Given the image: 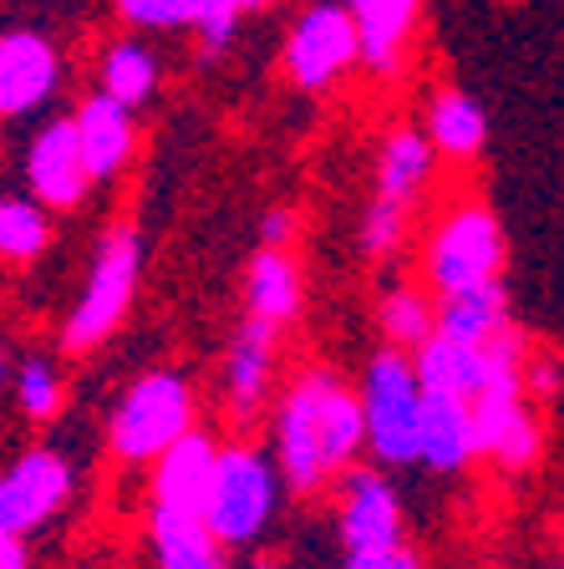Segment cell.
Listing matches in <instances>:
<instances>
[{
    "label": "cell",
    "instance_id": "cell-1",
    "mask_svg": "<svg viewBox=\"0 0 564 569\" xmlns=\"http://www.w3.org/2000/svg\"><path fill=\"white\" fill-rule=\"evenodd\" d=\"M270 452L280 462V478L290 493L310 498L336 488L346 468H356L366 452V417L362 391L336 367L295 371L270 407Z\"/></svg>",
    "mask_w": 564,
    "mask_h": 569
},
{
    "label": "cell",
    "instance_id": "cell-2",
    "mask_svg": "<svg viewBox=\"0 0 564 569\" xmlns=\"http://www.w3.org/2000/svg\"><path fill=\"white\" fill-rule=\"evenodd\" d=\"M199 427V391L178 367L138 371L128 387L118 391V402L107 412L102 442L107 458L122 468H154L184 432Z\"/></svg>",
    "mask_w": 564,
    "mask_h": 569
},
{
    "label": "cell",
    "instance_id": "cell-3",
    "mask_svg": "<svg viewBox=\"0 0 564 569\" xmlns=\"http://www.w3.org/2000/svg\"><path fill=\"white\" fill-rule=\"evenodd\" d=\"M285 478L270 448L239 438L219 448V468H214V488L204 498V523L229 555H249L259 539L275 529L285 509Z\"/></svg>",
    "mask_w": 564,
    "mask_h": 569
},
{
    "label": "cell",
    "instance_id": "cell-4",
    "mask_svg": "<svg viewBox=\"0 0 564 569\" xmlns=\"http://www.w3.org/2000/svg\"><path fill=\"white\" fill-rule=\"evenodd\" d=\"M508 234L488 199L463 193L433 219L423 239V284L433 296H458L478 284H504Z\"/></svg>",
    "mask_w": 564,
    "mask_h": 569
},
{
    "label": "cell",
    "instance_id": "cell-5",
    "mask_svg": "<svg viewBox=\"0 0 564 569\" xmlns=\"http://www.w3.org/2000/svg\"><path fill=\"white\" fill-rule=\"evenodd\" d=\"M142 284V234L132 224H107L92 244V264L82 274V290L61 320V351L87 356L122 331L132 300Z\"/></svg>",
    "mask_w": 564,
    "mask_h": 569
},
{
    "label": "cell",
    "instance_id": "cell-6",
    "mask_svg": "<svg viewBox=\"0 0 564 569\" xmlns=\"http://www.w3.org/2000/svg\"><path fill=\"white\" fill-rule=\"evenodd\" d=\"M362 417H366V458L376 468H417L423 458V381L412 351L382 346L362 367Z\"/></svg>",
    "mask_w": 564,
    "mask_h": 569
},
{
    "label": "cell",
    "instance_id": "cell-7",
    "mask_svg": "<svg viewBox=\"0 0 564 569\" xmlns=\"http://www.w3.org/2000/svg\"><path fill=\"white\" fill-rule=\"evenodd\" d=\"M77 498V462L57 442H31L0 468V533L31 539Z\"/></svg>",
    "mask_w": 564,
    "mask_h": 569
},
{
    "label": "cell",
    "instance_id": "cell-8",
    "mask_svg": "<svg viewBox=\"0 0 564 569\" xmlns=\"http://www.w3.org/2000/svg\"><path fill=\"white\" fill-rule=\"evenodd\" d=\"M362 67V36L342 0H320L290 21L285 31V77L295 92L326 97Z\"/></svg>",
    "mask_w": 564,
    "mask_h": 569
},
{
    "label": "cell",
    "instance_id": "cell-9",
    "mask_svg": "<svg viewBox=\"0 0 564 569\" xmlns=\"http://www.w3.org/2000/svg\"><path fill=\"white\" fill-rule=\"evenodd\" d=\"M336 545L342 555H372V549L407 545V509L387 468L356 462L336 478Z\"/></svg>",
    "mask_w": 564,
    "mask_h": 569
},
{
    "label": "cell",
    "instance_id": "cell-10",
    "mask_svg": "<svg viewBox=\"0 0 564 569\" xmlns=\"http://www.w3.org/2000/svg\"><path fill=\"white\" fill-rule=\"evenodd\" d=\"M280 336L265 320H239L219 361V407L235 427H249L259 412L275 407L280 391Z\"/></svg>",
    "mask_w": 564,
    "mask_h": 569
},
{
    "label": "cell",
    "instance_id": "cell-11",
    "mask_svg": "<svg viewBox=\"0 0 564 569\" xmlns=\"http://www.w3.org/2000/svg\"><path fill=\"white\" fill-rule=\"evenodd\" d=\"M26 193L41 199L51 213H71L82 209L87 193L97 189L92 173L82 163V148H77V122L71 118H47L36 128V138L26 142Z\"/></svg>",
    "mask_w": 564,
    "mask_h": 569
},
{
    "label": "cell",
    "instance_id": "cell-12",
    "mask_svg": "<svg viewBox=\"0 0 564 569\" xmlns=\"http://www.w3.org/2000/svg\"><path fill=\"white\" fill-rule=\"evenodd\" d=\"M61 87V51L47 31L16 26L0 31V122L31 118L57 97Z\"/></svg>",
    "mask_w": 564,
    "mask_h": 569
},
{
    "label": "cell",
    "instance_id": "cell-13",
    "mask_svg": "<svg viewBox=\"0 0 564 569\" xmlns=\"http://www.w3.org/2000/svg\"><path fill=\"white\" fill-rule=\"evenodd\" d=\"M362 36V71L376 82H402L417 47L427 0H342Z\"/></svg>",
    "mask_w": 564,
    "mask_h": 569
},
{
    "label": "cell",
    "instance_id": "cell-14",
    "mask_svg": "<svg viewBox=\"0 0 564 569\" xmlns=\"http://www.w3.org/2000/svg\"><path fill=\"white\" fill-rule=\"evenodd\" d=\"M219 448L209 427H194L164 458L148 468V509L164 513H188V519H204V498L214 488V468H219Z\"/></svg>",
    "mask_w": 564,
    "mask_h": 569
},
{
    "label": "cell",
    "instance_id": "cell-15",
    "mask_svg": "<svg viewBox=\"0 0 564 569\" xmlns=\"http://www.w3.org/2000/svg\"><path fill=\"white\" fill-rule=\"evenodd\" d=\"M71 122H77V148H82V163L97 189H102V183H118V178L138 163L142 132H138V112H132V107L112 102L107 92H87L82 102H77V112H71Z\"/></svg>",
    "mask_w": 564,
    "mask_h": 569
},
{
    "label": "cell",
    "instance_id": "cell-16",
    "mask_svg": "<svg viewBox=\"0 0 564 569\" xmlns=\"http://www.w3.org/2000/svg\"><path fill=\"white\" fill-rule=\"evenodd\" d=\"M437 178V148L427 142L423 122H397L376 142V173H372V199H392L402 209H417L423 193Z\"/></svg>",
    "mask_w": 564,
    "mask_h": 569
},
{
    "label": "cell",
    "instance_id": "cell-17",
    "mask_svg": "<svg viewBox=\"0 0 564 569\" xmlns=\"http://www.w3.org/2000/svg\"><path fill=\"white\" fill-rule=\"evenodd\" d=\"M412 367H417L423 391H433V397H458V402L473 407V397L494 377V351H488V341L473 346V341H453V336L437 331L412 351Z\"/></svg>",
    "mask_w": 564,
    "mask_h": 569
},
{
    "label": "cell",
    "instance_id": "cell-18",
    "mask_svg": "<svg viewBox=\"0 0 564 569\" xmlns=\"http://www.w3.org/2000/svg\"><path fill=\"white\" fill-rule=\"evenodd\" d=\"M306 310V274L290 249H259L245 270V316L265 320L275 331H290Z\"/></svg>",
    "mask_w": 564,
    "mask_h": 569
},
{
    "label": "cell",
    "instance_id": "cell-19",
    "mask_svg": "<svg viewBox=\"0 0 564 569\" xmlns=\"http://www.w3.org/2000/svg\"><path fill=\"white\" fill-rule=\"evenodd\" d=\"M423 132L437 148V158L468 168V163H478L483 148H488V112H483V102L473 92H463V87H437V92L427 97Z\"/></svg>",
    "mask_w": 564,
    "mask_h": 569
},
{
    "label": "cell",
    "instance_id": "cell-20",
    "mask_svg": "<svg viewBox=\"0 0 564 569\" xmlns=\"http://www.w3.org/2000/svg\"><path fill=\"white\" fill-rule=\"evenodd\" d=\"M478 462V438H473V407L458 397H433L423 391V458L417 468L437 478H453Z\"/></svg>",
    "mask_w": 564,
    "mask_h": 569
},
{
    "label": "cell",
    "instance_id": "cell-21",
    "mask_svg": "<svg viewBox=\"0 0 564 569\" xmlns=\"http://www.w3.org/2000/svg\"><path fill=\"white\" fill-rule=\"evenodd\" d=\"M158 87H164V61L142 36L107 41L102 57H97V92H107L112 102L138 112V107H148L158 97Z\"/></svg>",
    "mask_w": 564,
    "mask_h": 569
},
{
    "label": "cell",
    "instance_id": "cell-22",
    "mask_svg": "<svg viewBox=\"0 0 564 569\" xmlns=\"http://www.w3.org/2000/svg\"><path fill=\"white\" fill-rule=\"evenodd\" d=\"M148 555L154 569H229V549L209 533V523L164 509H148Z\"/></svg>",
    "mask_w": 564,
    "mask_h": 569
},
{
    "label": "cell",
    "instance_id": "cell-23",
    "mask_svg": "<svg viewBox=\"0 0 564 569\" xmlns=\"http://www.w3.org/2000/svg\"><path fill=\"white\" fill-rule=\"evenodd\" d=\"M376 331L382 346L417 351L427 336H437V296L423 280H392L376 300Z\"/></svg>",
    "mask_w": 564,
    "mask_h": 569
},
{
    "label": "cell",
    "instance_id": "cell-24",
    "mask_svg": "<svg viewBox=\"0 0 564 569\" xmlns=\"http://www.w3.org/2000/svg\"><path fill=\"white\" fill-rule=\"evenodd\" d=\"M504 326H514L504 284H478V290H458V296H437V331L453 341H494Z\"/></svg>",
    "mask_w": 564,
    "mask_h": 569
},
{
    "label": "cell",
    "instance_id": "cell-25",
    "mask_svg": "<svg viewBox=\"0 0 564 569\" xmlns=\"http://www.w3.org/2000/svg\"><path fill=\"white\" fill-rule=\"evenodd\" d=\"M51 249V209L31 193H0V260L36 264Z\"/></svg>",
    "mask_w": 564,
    "mask_h": 569
},
{
    "label": "cell",
    "instance_id": "cell-26",
    "mask_svg": "<svg viewBox=\"0 0 564 569\" xmlns=\"http://www.w3.org/2000/svg\"><path fill=\"white\" fill-rule=\"evenodd\" d=\"M11 402L26 422H57L67 407V377L47 351H26L16 356V377H11Z\"/></svg>",
    "mask_w": 564,
    "mask_h": 569
},
{
    "label": "cell",
    "instance_id": "cell-27",
    "mask_svg": "<svg viewBox=\"0 0 564 569\" xmlns=\"http://www.w3.org/2000/svg\"><path fill=\"white\" fill-rule=\"evenodd\" d=\"M412 213L417 209H402L392 199H372L362 209V224H356V244H362L366 260H392L412 234Z\"/></svg>",
    "mask_w": 564,
    "mask_h": 569
},
{
    "label": "cell",
    "instance_id": "cell-28",
    "mask_svg": "<svg viewBox=\"0 0 564 569\" xmlns=\"http://www.w3.org/2000/svg\"><path fill=\"white\" fill-rule=\"evenodd\" d=\"M112 11L132 31H194L199 0H112Z\"/></svg>",
    "mask_w": 564,
    "mask_h": 569
},
{
    "label": "cell",
    "instance_id": "cell-29",
    "mask_svg": "<svg viewBox=\"0 0 564 569\" xmlns=\"http://www.w3.org/2000/svg\"><path fill=\"white\" fill-rule=\"evenodd\" d=\"M239 16H245L239 0H199L194 36H199V57L204 61H214V57L229 51V41H235V31H239Z\"/></svg>",
    "mask_w": 564,
    "mask_h": 569
},
{
    "label": "cell",
    "instance_id": "cell-30",
    "mask_svg": "<svg viewBox=\"0 0 564 569\" xmlns=\"http://www.w3.org/2000/svg\"><path fill=\"white\" fill-rule=\"evenodd\" d=\"M524 391H530V402H534V407H550L554 397L564 391V367H560V356H554V351H534V356H530V367H524Z\"/></svg>",
    "mask_w": 564,
    "mask_h": 569
},
{
    "label": "cell",
    "instance_id": "cell-31",
    "mask_svg": "<svg viewBox=\"0 0 564 569\" xmlns=\"http://www.w3.org/2000/svg\"><path fill=\"white\" fill-rule=\"evenodd\" d=\"M342 569H427L423 555L407 545H392V549H372V555H342Z\"/></svg>",
    "mask_w": 564,
    "mask_h": 569
},
{
    "label": "cell",
    "instance_id": "cell-32",
    "mask_svg": "<svg viewBox=\"0 0 564 569\" xmlns=\"http://www.w3.org/2000/svg\"><path fill=\"white\" fill-rule=\"evenodd\" d=\"M290 239H295V213L290 209H265L259 213V249H290Z\"/></svg>",
    "mask_w": 564,
    "mask_h": 569
},
{
    "label": "cell",
    "instance_id": "cell-33",
    "mask_svg": "<svg viewBox=\"0 0 564 569\" xmlns=\"http://www.w3.org/2000/svg\"><path fill=\"white\" fill-rule=\"evenodd\" d=\"M0 569H31V545H26V539H11V533H0Z\"/></svg>",
    "mask_w": 564,
    "mask_h": 569
},
{
    "label": "cell",
    "instance_id": "cell-34",
    "mask_svg": "<svg viewBox=\"0 0 564 569\" xmlns=\"http://www.w3.org/2000/svg\"><path fill=\"white\" fill-rule=\"evenodd\" d=\"M239 569H290V565H285L275 549H249V559H245Z\"/></svg>",
    "mask_w": 564,
    "mask_h": 569
},
{
    "label": "cell",
    "instance_id": "cell-35",
    "mask_svg": "<svg viewBox=\"0 0 564 569\" xmlns=\"http://www.w3.org/2000/svg\"><path fill=\"white\" fill-rule=\"evenodd\" d=\"M11 377H16V351L11 341H0V391H11Z\"/></svg>",
    "mask_w": 564,
    "mask_h": 569
},
{
    "label": "cell",
    "instance_id": "cell-36",
    "mask_svg": "<svg viewBox=\"0 0 564 569\" xmlns=\"http://www.w3.org/2000/svg\"><path fill=\"white\" fill-rule=\"evenodd\" d=\"M239 6H245V11H265V6H270V0H239Z\"/></svg>",
    "mask_w": 564,
    "mask_h": 569
}]
</instances>
